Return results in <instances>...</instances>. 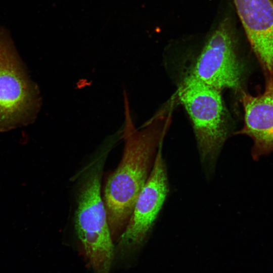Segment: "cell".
I'll list each match as a JSON object with an SVG mask.
<instances>
[{
	"mask_svg": "<svg viewBox=\"0 0 273 273\" xmlns=\"http://www.w3.org/2000/svg\"><path fill=\"white\" fill-rule=\"evenodd\" d=\"M125 109L123 154L118 166L108 178L103 199L113 238H119L129 219L170 122V113L163 111L139 131L126 107Z\"/></svg>",
	"mask_w": 273,
	"mask_h": 273,
	"instance_id": "cell-1",
	"label": "cell"
},
{
	"mask_svg": "<svg viewBox=\"0 0 273 273\" xmlns=\"http://www.w3.org/2000/svg\"><path fill=\"white\" fill-rule=\"evenodd\" d=\"M105 156L86 168L78 190L75 225L78 238L94 273H109L114 257L112 236L101 194Z\"/></svg>",
	"mask_w": 273,
	"mask_h": 273,
	"instance_id": "cell-2",
	"label": "cell"
},
{
	"mask_svg": "<svg viewBox=\"0 0 273 273\" xmlns=\"http://www.w3.org/2000/svg\"><path fill=\"white\" fill-rule=\"evenodd\" d=\"M41 102L10 33L0 26V131L32 123Z\"/></svg>",
	"mask_w": 273,
	"mask_h": 273,
	"instance_id": "cell-3",
	"label": "cell"
},
{
	"mask_svg": "<svg viewBox=\"0 0 273 273\" xmlns=\"http://www.w3.org/2000/svg\"><path fill=\"white\" fill-rule=\"evenodd\" d=\"M178 96L193 123L201 161L212 167L228 133L221 91L187 77Z\"/></svg>",
	"mask_w": 273,
	"mask_h": 273,
	"instance_id": "cell-4",
	"label": "cell"
},
{
	"mask_svg": "<svg viewBox=\"0 0 273 273\" xmlns=\"http://www.w3.org/2000/svg\"><path fill=\"white\" fill-rule=\"evenodd\" d=\"M242 68L232 22L225 18L208 38L187 77L221 91L241 89Z\"/></svg>",
	"mask_w": 273,
	"mask_h": 273,
	"instance_id": "cell-5",
	"label": "cell"
},
{
	"mask_svg": "<svg viewBox=\"0 0 273 273\" xmlns=\"http://www.w3.org/2000/svg\"><path fill=\"white\" fill-rule=\"evenodd\" d=\"M168 192L167 171L161 144L150 175L138 197L129 219L118 238V247L121 256H129L145 240Z\"/></svg>",
	"mask_w": 273,
	"mask_h": 273,
	"instance_id": "cell-6",
	"label": "cell"
},
{
	"mask_svg": "<svg viewBox=\"0 0 273 273\" xmlns=\"http://www.w3.org/2000/svg\"><path fill=\"white\" fill-rule=\"evenodd\" d=\"M264 77L273 78V0H234Z\"/></svg>",
	"mask_w": 273,
	"mask_h": 273,
	"instance_id": "cell-7",
	"label": "cell"
},
{
	"mask_svg": "<svg viewBox=\"0 0 273 273\" xmlns=\"http://www.w3.org/2000/svg\"><path fill=\"white\" fill-rule=\"evenodd\" d=\"M265 79L262 93L253 96L242 92L244 124L237 132L253 141L251 154L254 161L273 152V79Z\"/></svg>",
	"mask_w": 273,
	"mask_h": 273,
	"instance_id": "cell-8",
	"label": "cell"
}]
</instances>
